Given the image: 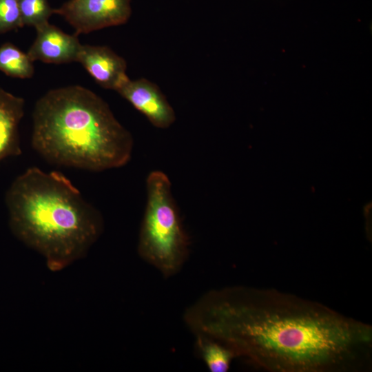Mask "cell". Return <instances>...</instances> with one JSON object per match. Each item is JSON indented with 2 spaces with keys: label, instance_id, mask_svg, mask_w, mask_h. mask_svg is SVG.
I'll use <instances>...</instances> for the list:
<instances>
[{
  "label": "cell",
  "instance_id": "obj_1",
  "mask_svg": "<svg viewBox=\"0 0 372 372\" xmlns=\"http://www.w3.org/2000/svg\"><path fill=\"white\" fill-rule=\"evenodd\" d=\"M183 320L271 372H354L371 359L372 327L273 289L230 286L189 305Z\"/></svg>",
  "mask_w": 372,
  "mask_h": 372
},
{
  "label": "cell",
  "instance_id": "obj_2",
  "mask_svg": "<svg viewBox=\"0 0 372 372\" xmlns=\"http://www.w3.org/2000/svg\"><path fill=\"white\" fill-rule=\"evenodd\" d=\"M6 204L14 236L52 271L84 258L104 229L101 213L57 171L27 169L12 183Z\"/></svg>",
  "mask_w": 372,
  "mask_h": 372
},
{
  "label": "cell",
  "instance_id": "obj_3",
  "mask_svg": "<svg viewBox=\"0 0 372 372\" xmlns=\"http://www.w3.org/2000/svg\"><path fill=\"white\" fill-rule=\"evenodd\" d=\"M31 145L51 165L97 172L125 165L134 139L101 97L83 86L68 85L37 101Z\"/></svg>",
  "mask_w": 372,
  "mask_h": 372
},
{
  "label": "cell",
  "instance_id": "obj_4",
  "mask_svg": "<svg viewBox=\"0 0 372 372\" xmlns=\"http://www.w3.org/2000/svg\"><path fill=\"white\" fill-rule=\"evenodd\" d=\"M147 200L137 251L145 262L165 278L176 275L189 252V238L172 194L169 178L158 170L146 180Z\"/></svg>",
  "mask_w": 372,
  "mask_h": 372
},
{
  "label": "cell",
  "instance_id": "obj_5",
  "mask_svg": "<svg viewBox=\"0 0 372 372\" xmlns=\"http://www.w3.org/2000/svg\"><path fill=\"white\" fill-rule=\"evenodd\" d=\"M132 0H69L54 8L75 30L76 34L126 23L132 14Z\"/></svg>",
  "mask_w": 372,
  "mask_h": 372
},
{
  "label": "cell",
  "instance_id": "obj_6",
  "mask_svg": "<svg viewBox=\"0 0 372 372\" xmlns=\"http://www.w3.org/2000/svg\"><path fill=\"white\" fill-rule=\"evenodd\" d=\"M116 92L157 128L167 129L176 121V113L166 96L147 79H129Z\"/></svg>",
  "mask_w": 372,
  "mask_h": 372
},
{
  "label": "cell",
  "instance_id": "obj_7",
  "mask_svg": "<svg viewBox=\"0 0 372 372\" xmlns=\"http://www.w3.org/2000/svg\"><path fill=\"white\" fill-rule=\"evenodd\" d=\"M35 29L36 39L27 52L32 61L53 64L77 62L82 45L78 35L65 33L49 22Z\"/></svg>",
  "mask_w": 372,
  "mask_h": 372
},
{
  "label": "cell",
  "instance_id": "obj_8",
  "mask_svg": "<svg viewBox=\"0 0 372 372\" xmlns=\"http://www.w3.org/2000/svg\"><path fill=\"white\" fill-rule=\"evenodd\" d=\"M77 62L102 87L116 91L129 79L127 62L105 45H81Z\"/></svg>",
  "mask_w": 372,
  "mask_h": 372
},
{
  "label": "cell",
  "instance_id": "obj_9",
  "mask_svg": "<svg viewBox=\"0 0 372 372\" xmlns=\"http://www.w3.org/2000/svg\"><path fill=\"white\" fill-rule=\"evenodd\" d=\"M25 101L0 87V162L21 154L19 127Z\"/></svg>",
  "mask_w": 372,
  "mask_h": 372
},
{
  "label": "cell",
  "instance_id": "obj_10",
  "mask_svg": "<svg viewBox=\"0 0 372 372\" xmlns=\"http://www.w3.org/2000/svg\"><path fill=\"white\" fill-rule=\"evenodd\" d=\"M195 348L211 372H227L236 353L225 344L204 335L196 334Z\"/></svg>",
  "mask_w": 372,
  "mask_h": 372
},
{
  "label": "cell",
  "instance_id": "obj_11",
  "mask_svg": "<svg viewBox=\"0 0 372 372\" xmlns=\"http://www.w3.org/2000/svg\"><path fill=\"white\" fill-rule=\"evenodd\" d=\"M33 62L27 53L10 43L0 47V70L7 76L31 78L34 72Z\"/></svg>",
  "mask_w": 372,
  "mask_h": 372
},
{
  "label": "cell",
  "instance_id": "obj_12",
  "mask_svg": "<svg viewBox=\"0 0 372 372\" xmlns=\"http://www.w3.org/2000/svg\"><path fill=\"white\" fill-rule=\"evenodd\" d=\"M22 25L34 28L48 22L54 14L48 0H19Z\"/></svg>",
  "mask_w": 372,
  "mask_h": 372
},
{
  "label": "cell",
  "instance_id": "obj_13",
  "mask_svg": "<svg viewBox=\"0 0 372 372\" xmlns=\"http://www.w3.org/2000/svg\"><path fill=\"white\" fill-rule=\"evenodd\" d=\"M22 27L19 0H0V34Z\"/></svg>",
  "mask_w": 372,
  "mask_h": 372
}]
</instances>
